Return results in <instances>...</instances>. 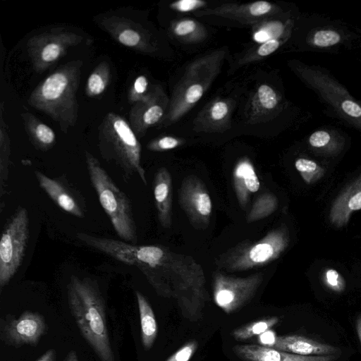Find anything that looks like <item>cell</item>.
Segmentation results:
<instances>
[{"label": "cell", "mask_w": 361, "mask_h": 361, "mask_svg": "<svg viewBox=\"0 0 361 361\" xmlns=\"http://www.w3.org/2000/svg\"><path fill=\"white\" fill-rule=\"evenodd\" d=\"M11 154L10 144L8 140L4 137L1 134V154H0V195L1 202L6 194L7 182L8 178L9 157Z\"/></svg>", "instance_id": "e575fe53"}, {"label": "cell", "mask_w": 361, "mask_h": 361, "mask_svg": "<svg viewBox=\"0 0 361 361\" xmlns=\"http://www.w3.org/2000/svg\"><path fill=\"white\" fill-rule=\"evenodd\" d=\"M197 348V341H192L188 342L179 348L166 361H189L195 353Z\"/></svg>", "instance_id": "60d3db41"}, {"label": "cell", "mask_w": 361, "mask_h": 361, "mask_svg": "<svg viewBox=\"0 0 361 361\" xmlns=\"http://www.w3.org/2000/svg\"><path fill=\"white\" fill-rule=\"evenodd\" d=\"M263 280L262 272L246 277H235L215 271L213 275L214 300L226 313L236 312L250 302Z\"/></svg>", "instance_id": "8fae6325"}, {"label": "cell", "mask_w": 361, "mask_h": 361, "mask_svg": "<svg viewBox=\"0 0 361 361\" xmlns=\"http://www.w3.org/2000/svg\"><path fill=\"white\" fill-rule=\"evenodd\" d=\"M170 100L161 86L157 85L140 101L135 102L130 111V123L137 136L164 118Z\"/></svg>", "instance_id": "2e32d148"}, {"label": "cell", "mask_w": 361, "mask_h": 361, "mask_svg": "<svg viewBox=\"0 0 361 361\" xmlns=\"http://www.w3.org/2000/svg\"><path fill=\"white\" fill-rule=\"evenodd\" d=\"M278 207L276 197L271 192H264L257 197L247 216V221L252 223L264 219L275 212Z\"/></svg>", "instance_id": "f546056e"}, {"label": "cell", "mask_w": 361, "mask_h": 361, "mask_svg": "<svg viewBox=\"0 0 361 361\" xmlns=\"http://www.w3.org/2000/svg\"><path fill=\"white\" fill-rule=\"evenodd\" d=\"M25 121L26 130L33 145L42 151L51 148L56 140L53 130L30 114L25 116Z\"/></svg>", "instance_id": "83f0119b"}, {"label": "cell", "mask_w": 361, "mask_h": 361, "mask_svg": "<svg viewBox=\"0 0 361 361\" xmlns=\"http://www.w3.org/2000/svg\"><path fill=\"white\" fill-rule=\"evenodd\" d=\"M42 314L32 311L23 312L17 319L5 317L0 324V338L6 345L20 348L25 345H37L47 331Z\"/></svg>", "instance_id": "7c38bea8"}, {"label": "cell", "mask_w": 361, "mask_h": 361, "mask_svg": "<svg viewBox=\"0 0 361 361\" xmlns=\"http://www.w3.org/2000/svg\"><path fill=\"white\" fill-rule=\"evenodd\" d=\"M39 187L63 211L78 217L85 216V201L78 190L63 177L51 178L40 171H35Z\"/></svg>", "instance_id": "9a60e30c"}, {"label": "cell", "mask_w": 361, "mask_h": 361, "mask_svg": "<svg viewBox=\"0 0 361 361\" xmlns=\"http://www.w3.org/2000/svg\"><path fill=\"white\" fill-rule=\"evenodd\" d=\"M295 21L291 16L286 18H270L254 25L252 39L257 43H264L268 40L288 38L293 35Z\"/></svg>", "instance_id": "d4e9b609"}, {"label": "cell", "mask_w": 361, "mask_h": 361, "mask_svg": "<svg viewBox=\"0 0 361 361\" xmlns=\"http://www.w3.org/2000/svg\"><path fill=\"white\" fill-rule=\"evenodd\" d=\"M118 41L124 46L136 47L142 43V36L133 28H126L119 32Z\"/></svg>", "instance_id": "74e56055"}, {"label": "cell", "mask_w": 361, "mask_h": 361, "mask_svg": "<svg viewBox=\"0 0 361 361\" xmlns=\"http://www.w3.org/2000/svg\"><path fill=\"white\" fill-rule=\"evenodd\" d=\"M152 269L145 276L157 293L174 298L182 310L201 308L209 295L203 269L192 257L157 245Z\"/></svg>", "instance_id": "6da1fadb"}, {"label": "cell", "mask_w": 361, "mask_h": 361, "mask_svg": "<svg viewBox=\"0 0 361 361\" xmlns=\"http://www.w3.org/2000/svg\"><path fill=\"white\" fill-rule=\"evenodd\" d=\"M288 65L315 94L328 116L361 133V101L353 97L329 70L295 59L288 61Z\"/></svg>", "instance_id": "3957f363"}, {"label": "cell", "mask_w": 361, "mask_h": 361, "mask_svg": "<svg viewBox=\"0 0 361 361\" xmlns=\"http://www.w3.org/2000/svg\"><path fill=\"white\" fill-rule=\"evenodd\" d=\"M56 352L54 349L48 350L37 361H55Z\"/></svg>", "instance_id": "7bdbcfd3"}, {"label": "cell", "mask_w": 361, "mask_h": 361, "mask_svg": "<svg viewBox=\"0 0 361 361\" xmlns=\"http://www.w3.org/2000/svg\"><path fill=\"white\" fill-rule=\"evenodd\" d=\"M276 338L274 331L268 330L259 335V341L264 346L271 348L275 343Z\"/></svg>", "instance_id": "b9f144b4"}, {"label": "cell", "mask_w": 361, "mask_h": 361, "mask_svg": "<svg viewBox=\"0 0 361 361\" xmlns=\"http://www.w3.org/2000/svg\"><path fill=\"white\" fill-rule=\"evenodd\" d=\"M88 176L99 202L121 240L137 244V232L132 204L117 186L99 160L85 152Z\"/></svg>", "instance_id": "8992f818"}, {"label": "cell", "mask_w": 361, "mask_h": 361, "mask_svg": "<svg viewBox=\"0 0 361 361\" xmlns=\"http://www.w3.org/2000/svg\"><path fill=\"white\" fill-rule=\"evenodd\" d=\"M79 75L80 68L73 63L61 67L35 88L29 103L60 123H73L77 111L75 92Z\"/></svg>", "instance_id": "ba28073f"}, {"label": "cell", "mask_w": 361, "mask_h": 361, "mask_svg": "<svg viewBox=\"0 0 361 361\" xmlns=\"http://www.w3.org/2000/svg\"><path fill=\"white\" fill-rule=\"evenodd\" d=\"M288 102L281 94L267 84L258 86L253 92L247 113V123H259L273 119L288 109Z\"/></svg>", "instance_id": "e0dca14e"}, {"label": "cell", "mask_w": 361, "mask_h": 361, "mask_svg": "<svg viewBox=\"0 0 361 361\" xmlns=\"http://www.w3.org/2000/svg\"><path fill=\"white\" fill-rule=\"evenodd\" d=\"M271 348L283 352L307 356L330 355L339 351L338 348L332 345L297 335L277 337Z\"/></svg>", "instance_id": "cb8c5ba5"}, {"label": "cell", "mask_w": 361, "mask_h": 361, "mask_svg": "<svg viewBox=\"0 0 361 361\" xmlns=\"http://www.w3.org/2000/svg\"><path fill=\"white\" fill-rule=\"evenodd\" d=\"M99 149L104 159L114 162L120 169L123 178L137 175L144 185L147 184L141 164V145L121 116L109 113L104 118L99 130Z\"/></svg>", "instance_id": "5b68a950"}, {"label": "cell", "mask_w": 361, "mask_h": 361, "mask_svg": "<svg viewBox=\"0 0 361 361\" xmlns=\"http://www.w3.org/2000/svg\"><path fill=\"white\" fill-rule=\"evenodd\" d=\"M179 203L195 228H207L212 211V200L204 183L197 176L189 175L183 180Z\"/></svg>", "instance_id": "4fadbf2b"}, {"label": "cell", "mask_w": 361, "mask_h": 361, "mask_svg": "<svg viewBox=\"0 0 361 361\" xmlns=\"http://www.w3.org/2000/svg\"><path fill=\"white\" fill-rule=\"evenodd\" d=\"M279 321L276 317L258 320L233 330L231 335L236 341L247 340L269 330Z\"/></svg>", "instance_id": "4dcf8cb0"}, {"label": "cell", "mask_w": 361, "mask_h": 361, "mask_svg": "<svg viewBox=\"0 0 361 361\" xmlns=\"http://www.w3.org/2000/svg\"><path fill=\"white\" fill-rule=\"evenodd\" d=\"M63 361H79L77 353L74 350H71L66 356Z\"/></svg>", "instance_id": "ee69618b"}, {"label": "cell", "mask_w": 361, "mask_h": 361, "mask_svg": "<svg viewBox=\"0 0 361 361\" xmlns=\"http://www.w3.org/2000/svg\"><path fill=\"white\" fill-rule=\"evenodd\" d=\"M356 329L357 336L361 343V314L358 316L356 320Z\"/></svg>", "instance_id": "f6af8a7d"}, {"label": "cell", "mask_w": 361, "mask_h": 361, "mask_svg": "<svg viewBox=\"0 0 361 361\" xmlns=\"http://www.w3.org/2000/svg\"><path fill=\"white\" fill-rule=\"evenodd\" d=\"M295 167L307 184L317 180L324 173V170L321 166L315 161L306 157L298 158L295 161Z\"/></svg>", "instance_id": "836d02e7"}, {"label": "cell", "mask_w": 361, "mask_h": 361, "mask_svg": "<svg viewBox=\"0 0 361 361\" xmlns=\"http://www.w3.org/2000/svg\"><path fill=\"white\" fill-rule=\"evenodd\" d=\"M289 39H290L288 38L276 39L262 43L255 49L247 52L239 59L238 64L244 65L252 63L268 56L282 47V45L285 44Z\"/></svg>", "instance_id": "1f68e13d"}, {"label": "cell", "mask_w": 361, "mask_h": 361, "mask_svg": "<svg viewBox=\"0 0 361 361\" xmlns=\"http://www.w3.org/2000/svg\"><path fill=\"white\" fill-rule=\"evenodd\" d=\"M233 185L239 205L245 209L250 196L257 192L260 182L251 160L243 157L235 163L233 170Z\"/></svg>", "instance_id": "44dd1931"}, {"label": "cell", "mask_w": 361, "mask_h": 361, "mask_svg": "<svg viewBox=\"0 0 361 361\" xmlns=\"http://www.w3.org/2000/svg\"><path fill=\"white\" fill-rule=\"evenodd\" d=\"M324 282L331 290L341 292L345 288V281L340 274L333 269H327L324 275Z\"/></svg>", "instance_id": "f35d334b"}, {"label": "cell", "mask_w": 361, "mask_h": 361, "mask_svg": "<svg viewBox=\"0 0 361 361\" xmlns=\"http://www.w3.org/2000/svg\"><path fill=\"white\" fill-rule=\"evenodd\" d=\"M233 351L245 361H335L337 355H300L257 344L236 345Z\"/></svg>", "instance_id": "d6986e66"}, {"label": "cell", "mask_w": 361, "mask_h": 361, "mask_svg": "<svg viewBox=\"0 0 361 361\" xmlns=\"http://www.w3.org/2000/svg\"><path fill=\"white\" fill-rule=\"evenodd\" d=\"M148 80L145 75H139L135 80L129 97L132 102H137L141 100L147 94Z\"/></svg>", "instance_id": "ab89813d"}, {"label": "cell", "mask_w": 361, "mask_h": 361, "mask_svg": "<svg viewBox=\"0 0 361 361\" xmlns=\"http://www.w3.org/2000/svg\"><path fill=\"white\" fill-rule=\"evenodd\" d=\"M361 209V173L340 194L330 211V220L338 227L345 226L351 214Z\"/></svg>", "instance_id": "603a6c76"}, {"label": "cell", "mask_w": 361, "mask_h": 361, "mask_svg": "<svg viewBox=\"0 0 361 361\" xmlns=\"http://www.w3.org/2000/svg\"><path fill=\"white\" fill-rule=\"evenodd\" d=\"M305 19L300 42L304 51L338 54L361 48V29L353 24L319 13Z\"/></svg>", "instance_id": "52a82bcc"}, {"label": "cell", "mask_w": 361, "mask_h": 361, "mask_svg": "<svg viewBox=\"0 0 361 361\" xmlns=\"http://www.w3.org/2000/svg\"><path fill=\"white\" fill-rule=\"evenodd\" d=\"M360 64H361V59H360Z\"/></svg>", "instance_id": "bcb514c9"}, {"label": "cell", "mask_w": 361, "mask_h": 361, "mask_svg": "<svg viewBox=\"0 0 361 361\" xmlns=\"http://www.w3.org/2000/svg\"><path fill=\"white\" fill-rule=\"evenodd\" d=\"M30 237L27 210L18 207L4 225L0 240V290L20 267Z\"/></svg>", "instance_id": "30bf717a"}, {"label": "cell", "mask_w": 361, "mask_h": 361, "mask_svg": "<svg viewBox=\"0 0 361 361\" xmlns=\"http://www.w3.org/2000/svg\"><path fill=\"white\" fill-rule=\"evenodd\" d=\"M51 35L45 37L46 41L41 38L39 51H35L34 54L35 58V61H39L42 63H51L61 56L63 51L65 50L66 44L68 40L72 39L71 37H67L66 35Z\"/></svg>", "instance_id": "f1b7e54d"}, {"label": "cell", "mask_w": 361, "mask_h": 361, "mask_svg": "<svg viewBox=\"0 0 361 361\" xmlns=\"http://www.w3.org/2000/svg\"><path fill=\"white\" fill-rule=\"evenodd\" d=\"M109 75V71L106 63H100L88 78L87 94L92 97L103 93L108 84Z\"/></svg>", "instance_id": "d6a6232c"}, {"label": "cell", "mask_w": 361, "mask_h": 361, "mask_svg": "<svg viewBox=\"0 0 361 361\" xmlns=\"http://www.w3.org/2000/svg\"><path fill=\"white\" fill-rule=\"evenodd\" d=\"M68 306L83 338L100 361H116L107 326L104 300L89 277L71 275L67 284Z\"/></svg>", "instance_id": "7a4b0ae2"}, {"label": "cell", "mask_w": 361, "mask_h": 361, "mask_svg": "<svg viewBox=\"0 0 361 361\" xmlns=\"http://www.w3.org/2000/svg\"><path fill=\"white\" fill-rule=\"evenodd\" d=\"M185 140L173 136H163L156 138L147 145V149L153 152H164L181 146Z\"/></svg>", "instance_id": "d590c367"}, {"label": "cell", "mask_w": 361, "mask_h": 361, "mask_svg": "<svg viewBox=\"0 0 361 361\" xmlns=\"http://www.w3.org/2000/svg\"><path fill=\"white\" fill-rule=\"evenodd\" d=\"M348 140V135L341 129L324 126L315 129L308 135L307 143L313 152L326 156H334L344 149Z\"/></svg>", "instance_id": "7402d4cb"}, {"label": "cell", "mask_w": 361, "mask_h": 361, "mask_svg": "<svg viewBox=\"0 0 361 361\" xmlns=\"http://www.w3.org/2000/svg\"><path fill=\"white\" fill-rule=\"evenodd\" d=\"M226 50L221 48L197 58L185 68L173 92L169 110L160 123L180 120L202 97L220 73Z\"/></svg>", "instance_id": "277c9868"}, {"label": "cell", "mask_w": 361, "mask_h": 361, "mask_svg": "<svg viewBox=\"0 0 361 361\" xmlns=\"http://www.w3.org/2000/svg\"><path fill=\"white\" fill-rule=\"evenodd\" d=\"M207 3L203 0H179L172 2L169 7L177 12H195L204 8Z\"/></svg>", "instance_id": "8d00e7d4"}, {"label": "cell", "mask_w": 361, "mask_h": 361, "mask_svg": "<svg viewBox=\"0 0 361 361\" xmlns=\"http://www.w3.org/2000/svg\"><path fill=\"white\" fill-rule=\"evenodd\" d=\"M283 13L284 11L280 6L266 1L247 4L228 3L212 8H203L193 12V14L198 17L216 16L253 26L272 18L274 16Z\"/></svg>", "instance_id": "5bb4252c"}, {"label": "cell", "mask_w": 361, "mask_h": 361, "mask_svg": "<svg viewBox=\"0 0 361 361\" xmlns=\"http://www.w3.org/2000/svg\"><path fill=\"white\" fill-rule=\"evenodd\" d=\"M286 228L269 231L255 242L243 241L219 256L215 264L228 271H240L267 265L278 259L288 245Z\"/></svg>", "instance_id": "9c48e42d"}, {"label": "cell", "mask_w": 361, "mask_h": 361, "mask_svg": "<svg viewBox=\"0 0 361 361\" xmlns=\"http://www.w3.org/2000/svg\"><path fill=\"white\" fill-rule=\"evenodd\" d=\"M153 192L159 221L162 227L169 228L172 223L173 185L166 168L161 167L156 172Z\"/></svg>", "instance_id": "ffe728a7"}, {"label": "cell", "mask_w": 361, "mask_h": 361, "mask_svg": "<svg viewBox=\"0 0 361 361\" xmlns=\"http://www.w3.org/2000/svg\"><path fill=\"white\" fill-rule=\"evenodd\" d=\"M141 328V339L144 348L149 350L157 338L158 326L154 311L142 293L135 291Z\"/></svg>", "instance_id": "484cf974"}, {"label": "cell", "mask_w": 361, "mask_h": 361, "mask_svg": "<svg viewBox=\"0 0 361 361\" xmlns=\"http://www.w3.org/2000/svg\"><path fill=\"white\" fill-rule=\"evenodd\" d=\"M171 31L180 42L185 44H196L204 41L207 36L206 28L198 21L192 18H183L173 21Z\"/></svg>", "instance_id": "4316f807"}, {"label": "cell", "mask_w": 361, "mask_h": 361, "mask_svg": "<svg viewBox=\"0 0 361 361\" xmlns=\"http://www.w3.org/2000/svg\"><path fill=\"white\" fill-rule=\"evenodd\" d=\"M233 102L228 99L216 98L208 103L194 121L197 132H223L231 127Z\"/></svg>", "instance_id": "ac0fdd59"}]
</instances>
